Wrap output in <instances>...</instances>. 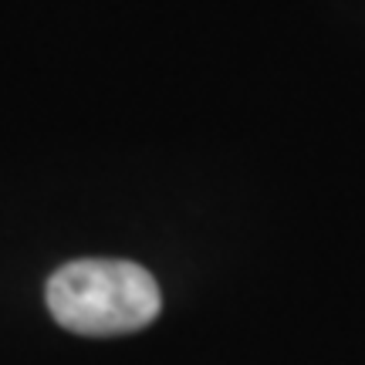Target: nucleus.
<instances>
[{
	"mask_svg": "<svg viewBox=\"0 0 365 365\" xmlns=\"http://www.w3.org/2000/svg\"><path fill=\"white\" fill-rule=\"evenodd\" d=\"M48 308L54 322L75 335L108 339L153 325L163 308L156 277L132 261H71L48 281Z\"/></svg>",
	"mask_w": 365,
	"mask_h": 365,
	"instance_id": "obj_1",
	"label": "nucleus"
}]
</instances>
